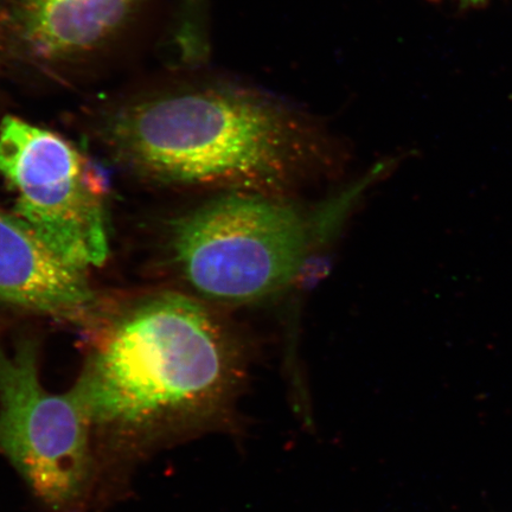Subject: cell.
Masks as SVG:
<instances>
[{
	"mask_svg": "<svg viewBox=\"0 0 512 512\" xmlns=\"http://www.w3.org/2000/svg\"><path fill=\"white\" fill-rule=\"evenodd\" d=\"M0 177L16 215L69 265L85 271L110 253L105 190L78 149L21 118L0 124Z\"/></svg>",
	"mask_w": 512,
	"mask_h": 512,
	"instance_id": "5",
	"label": "cell"
},
{
	"mask_svg": "<svg viewBox=\"0 0 512 512\" xmlns=\"http://www.w3.org/2000/svg\"><path fill=\"white\" fill-rule=\"evenodd\" d=\"M0 303L86 323L99 300L83 271L64 261L27 223L0 209Z\"/></svg>",
	"mask_w": 512,
	"mask_h": 512,
	"instance_id": "6",
	"label": "cell"
},
{
	"mask_svg": "<svg viewBox=\"0 0 512 512\" xmlns=\"http://www.w3.org/2000/svg\"><path fill=\"white\" fill-rule=\"evenodd\" d=\"M37 355L31 339L0 349V454L48 512H85L96 475L92 421L73 389L43 387Z\"/></svg>",
	"mask_w": 512,
	"mask_h": 512,
	"instance_id": "4",
	"label": "cell"
},
{
	"mask_svg": "<svg viewBox=\"0 0 512 512\" xmlns=\"http://www.w3.org/2000/svg\"><path fill=\"white\" fill-rule=\"evenodd\" d=\"M138 0H18L16 27L42 59L86 53L115 34Z\"/></svg>",
	"mask_w": 512,
	"mask_h": 512,
	"instance_id": "7",
	"label": "cell"
},
{
	"mask_svg": "<svg viewBox=\"0 0 512 512\" xmlns=\"http://www.w3.org/2000/svg\"><path fill=\"white\" fill-rule=\"evenodd\" d=\"M172 252L188 284L227 304L258 302L296 277L306 258L304 217L272 196L233 192L172 229Z\"/></svg>",
	"mask_w": 512,
	"mask_h": 512,
	"instance_id": "3",
	"label": "cell"
},
{
	"mask_svg": "<svg viewBox=\"0 0 512 512\" xmlns=\"http://www.w3.org/2000/svg\"><path fill=\"white\" fill-rule=\"evenodd\" d=\"M467 2L476 3V2H479V0H467Z\"/></svg>",
	"mask_w": 512,
	"mask_h": 512,
	"instance_id": "8",
	"label": "cell"
},
{
	"mask_svg": "<svg viewBox=\"0 0 512 512\" xmlns=\"http://www.w3.org/2000/svg\"><path fill=\"white\" fill-rule=\"evenodd\" d=\"M108 136L127 163L159 181L267 196L292 181L313 152L311 134L291 114L222 89L126 107L114 115Z\"/></svg>",
	"mask_w": 512,
	"mask_h": 512,
	"instance_id": "2",
	"label": "cell"
},
{
	"mask_svg": "<svg viewBox=\"0 0 512 512\" xmlns=\"http://www.w3.org/2000/svg\"><path fill=\"white\" fill-rule=\"evenodd\" d=\"M242 370L239 349L195 299L164 293L134 305L72 388L92 421L96 471L227 425Z\"/></svg>",
	"mask_w": 512,
	"mask_h": 512,
	"instance_id": "1",
	"label": "cell"
}]
</instances>
